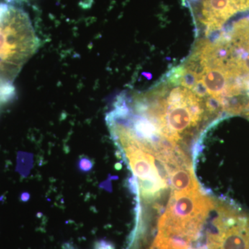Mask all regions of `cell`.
I'll use <instances>...</instances> for the list:
<instances>
[{"label":"cell","mask_w":249,"mask_h":249,"mask_svg":"<svg viewBox=\"0 0 249 249\" xmlns=\"http://www.w3.org/2000/svg\"><path fill=\"white\" fill-rule=\"evenodd\" d=\"M122 97L142 135L183 150L196 147L211 124L225 118L213 101L172 73L147 91Z\"/></svg>","instance_id":"obj_1"},{"label":"cell","mask_w":249,"mask_h":249,"mask_svg":"<svg viewBox=\"0 0 249 249\" xmlns=\"http://www.w3.org/2000/svg\"><path fill=\"white\" fill-rule=\"evenodd\" d=\"M178 71L228 116L249 109V42L224 30L198 39Z\"/></svg>","instance_id":"obj_2"},{"label":"cell","mask_w":249,"mask_h":249,"mask_svg":"<svg viewBox=\"0 0 249 249\" xmlns=\"http://www.w3.org/2000/svg\"><path fill=\"white\" fill-rule=\"evenodd\" d=\"M213 198L199 189L175 191L158 222L157 237L192 247L197 240L213 205Z\"/></svg>","instance_id":"obj_3"},{"label":"cell","mask_w":249,"mask_h":249,"mask_svg":"<svg viewBox=\"0 0 249 249\" xmlns=\"http://www.w3.org/2000/svg\"><path fill=\"white\" fill-rule=\"evenodd\" d=\"M39 47L40 40L27 13L0 3V64L19 72Z\"/></svg>","instance_id":"obj_4"},{"label":"cell","mask_w":249,"mask_h":249,"mask_svg":"<svg viewBox=\"0 0 249 249\" xmlns=\"http://www.w3.org/2000/svg\"><path fill=\"white\" fill-rule=\"evenodd\" d=\"M211 227L194 249H249V212L233 201L214 199Z\"/></svg>","instance_id":"obj_5"},{"label":"cell","mask_w":249,"mask_h":249,"mask_svg":"<svg viewBox=\"0 0 249 249\" xmlns=\"http://www.w3.org/2000/svg\"><path fill=\"white\" fill-rule=\"evenodd\" d=\"M199 37L218 32L232 18L249 12V0H185Z\"/></svg>","instance_id":"obj_6"},{"label":"cell","mask_w":249,"mask_h":249,"mask_svg":"<svg viewBox=\"0 0 249 249\" xmlns=\"http://www.w3.org/2000/svg\"><path fill=\"white\" fill-rule=\"evenodd\" d=\"M95 249H115V248L110 242L106 240H100L96 244Z\"/></svg>","instance_id":"obj_7"},{"label":"cell","mask_w":249,"mask_h":249,"mask_svg":"<svg viewBox=\"0 0 249 249\" xmlns=\"http://www.w3.org/2000/svg\"><path fill=\"white\" fill-rule=\"evenodd\" d=\"M80 167H81L83 170H89L91 167V164L90 163L89 160H83L80 162Z\"/></svg>","instance_id":"obj_8"},{"label":"cell","mask_w":249,"mask_h":249,"mask_svg":"<svg viewBox=\"0 0 249 249\" xmlns=\"http://www.w3.org/2000/svg\"><path fill=\"white\" fill-rule=\"evenodd\" d=\"M243 116H245L246 119H248L249 121V109L243 114Z\"/></svg>","instance_id":"obj_9"}]
</instances>
